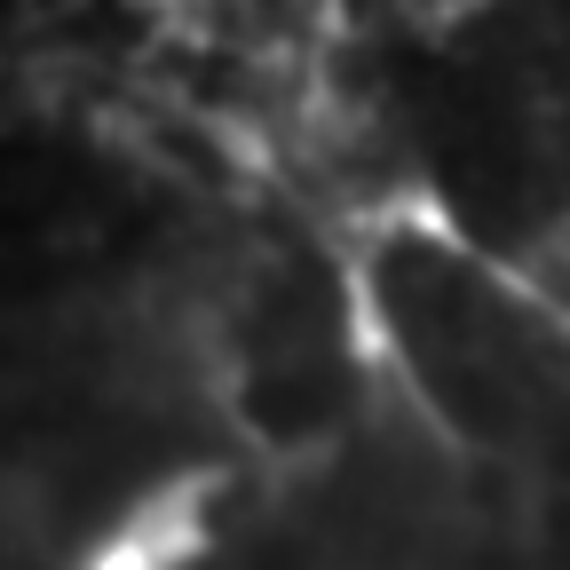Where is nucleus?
<instances>
[{
  "label": "nucleus",
  "mask_w": 570,
  "mask_h": 570,
  "mask_svg": "<svg viewBox=\"0 0 570 570\" xmlns=\"http://www.w3.org/2000/svg\"><path fill=\"white\" fill-rule=\"evenodd\" d=\"M539 269H547V285H554V294H570V214H562V223L539 238Z\"/></svg>",
  "instance_id": "f257e3e1"
}]
</instances>
